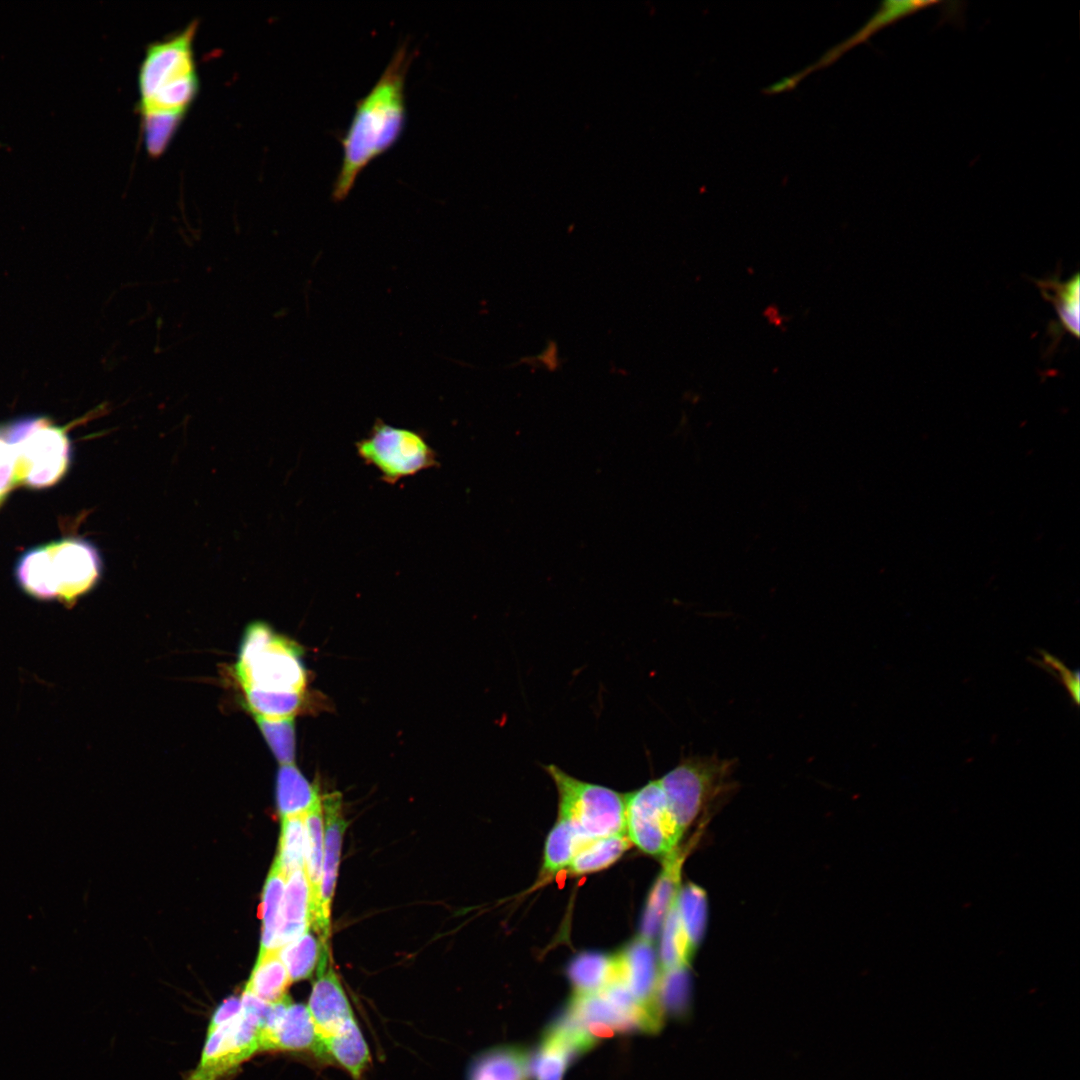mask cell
<instances>
[{
  "label": "cell",
  "instance_id": "cell-35",
  "mask_svg": "<svg viewBox=\"0 0 1080 1080\" xmlns=\"http://www.w3.org/2000/svg\"><path fill=\"white\" fill-rule=\"evenodd\" d=\"M1044 661L1047 665L1051 666L1055 671L1059 672L1060 678L1063 681L1064 686L1070 693L1075 704L1079 703V675L1076 672L1073 674L1067 669L1063 663L1049 654H1044Z\"/></svg>",
  "mask_w": 1080,
  "mask_h": 1080
},
{
  "label": "cell",
  "instance_id": "cell-4",
  "mask_svg": "<svg viewBox=\"0 0 1080 1080\" xmlns=\"http://www.w3.org/2000/svg\"><path fill=\"white\" fill-rule=\"evenodd\" d=\"M301 649L264 622L249 624L242 636L234 675L241 690L303 693L306 675Z\"/></svg>",
  "mask_w": 1080,
  "mask_h": 1080
},
{
  "label": "cell",
  "instance_id": "cell-7",
  "mask_svg": "<svg viewBox=\"0 0 1080 1080\" xmlns=\"http://www.w3.org/2000/svg\"><path fill=\"white\" fill-rule=\"evenodd\" d=\"M358 456L389 484L439 466L437 454L418 431L376 419L369 434L355 443Z\"/></svg>",
  "mask_w": 1080,
  "mask_h": 1080
},
{
  "label": "cell",
  "instance_id": "cell-13",
  "mask_svg": "<svg viewBox=\"0 0 1080 1080\" xmlns=\"http://www.w3.org/2000/svg\"><path fill=\"white\" fill-rule=\"evenodd\" d=\"M322 802L324 812V849L320 885V919L317 933L327 942L330 933V911L339 867L341 847L346 822L342 813L339 793L326 794Z\"/></svg>",
  "mask_w": 1080,
  "mask_h": 1080
},
{
  "label": "cell",
  "instance_id": "cell-2",
  "mask_svg": "<svg viewBox=\"0 0 1080 1080\" xmlns=\"http://www.w3.org/2000/svg\"><path fill=\"white\" fill-rule=\"evenodd\" d=\"M414 57L403 42L371 90L356 102L341 139L342 163L332 189L335 202L343 201L362 171L401 137L406 123L405 81Z\"/></svg>",
  "mask_w": 1080,
  "mask_h": 1080
},
{
  "label": "cell",
  "instance_id": "cell-12",
  "mask_svg": "<svg viewBox=\"0 0 1080 1080\" xmlns=\"http://www.w3.org/2000/svg\"><path fill=\"white\" fill-rule=\"evenodd\" d=\"M316 973L317 978L313 983L307 1008L315 1027L317 1047L340 1031L354 1015L329 959L319 965Z\"/></svg>",
  "mask_w": 1080,
  "mask_h": 1080
},
{
  "label": "cell",
  "instance_id": "cell-23",
  "mask_svg": "<svg viewBox=\"0 0 1080 1080\" xmlns=\"http://www.w3.org/2000/svg\"><path fill=\"white\" fill-rule=\"evenodd\" d=\"M278 950L260 951L245 991L267 1003H276L287 995L291 984Z\"/></svg>",
  "mask_w": 1080,
  "mask_h": 1080
},
{
  "label": "cell",
  "instance_id": "cell-26",
  "mask_svg": "<svg viewBox=\"0 0 1080 1080\" xmlns=\"http://www.w3.org/2000/svg\"><path fill=\"white\" fill-rule=\"evenodd\" d=\"M626 833L591 840L576 853L568 869L573 875L602 870L613 864L630 847Z\"/></svg>",
  "mask_w": 1080,
  "mask_h": 1080
},
{
  "label": "cell",
  "instance_id": "cell-36",
  "mask_svg": "<svg viewBox=\"0 0 1080 1080\" xmlns=\"http://www.w3.org/2000/svg\"><path fill=\"white\" fill-rule=\"evenodd\" d=\"M241 1010V997L230 996L223 1000L214 1011L208 1025L207 1032L225 1023L239 1014Z\"/></svg>",
  "mask_w": 1080,
  "mask_h": 1080
},
{
  "label": "cell",
  "instance_id": "cell-30",
  "mask_svg": "<svg viewBox=\"0 0 1080 1080\" xmlns=\"http://www.w3.org/2000/svg\"><path fill=\"white\" fill-rule=\"evenodd\" d=\"M675 902L689 942L697 950L707 924L706 892L700 886L689 882L680 887Z\"/></svg>",
  "mask_w": 1080,
  "mask_h": 1080
},
{
  "label": "cell",
  "instance_id": "cell-5",
  "mask_svg": "<svg viewBox=\"0 0 1080 1080\" xmlns=\"http://www.w3.org/2000/svg\"><path fill=\"white\" fill-rule=\"evenodd\" d=\"M1 437L13 455V485L43 488L56 483L66 472L71 445L64 429L48 418L16 420Z\"/></svg>",
  "mask_w": 1080,
  "mask_h": 1080
},
{
  "label": "cell",
  "instance_id": "cell-1",
  "mask_svg": "<svg viewBox=\"0 0 1080 1080\" xmlns=\"http://www.w3.org/2000/svg\"><path fill=\"white\" fill-rule=\"evenodd\" d=\"M198 23L192 21L176 33L145 49L137 76L143 140L166 147L199 91L194 55Z\"/></svg>",
  "mask_w": 1080,
  "mask_h": 1080
},
{
  "label": "cell",
  "instance_id": "cell-15",
  "mask_svg": "<svg viewBox=\"0 0 1080 1080\" xmlns=\"http://www.w3.org/2000/svg\"><path fill=\"white\" fill-rule=\"evenodd\" d=\"M939 1L924 0H886L877 11L855 33L828 49L815 63V70L825 68L836 62L842 55L855 46L867 42L880 30L921 10L939 4Z\"/></svg>",
  "mask_w": 1080,
  "mask_h": 1080
},
{
  "label": "cell",
  "instance_id": "cell-27",
  "mask_svg": "<svg viewBox=\"0 0 1080 1080\" xmlns=\"http://www.w3.org/2000/svg\"><path fill=\"white\" fill-rule=\"evenodd\" d=\"M586 843L567 822L558 819L546 840L542 879L568 868L576 853Z\"/></svg>",
  "mask_w": 1080,
  "mask_h": 1080
},
{
  "label": "cell",
  "instance_id": "cell-31",
  "mask_svg": "<svg viewBox=\"0 0 1080 1080\" xmlns=\"http://www.w3.org/2000/svg\"><path fill=\"white\" fill-rule=\"evenodd\" d=\"M252 716L280 765L294 764L296 751L294 717H265L257 714H252Z\"/></svg>",
  "mask_w": 1080,
  "mask_h": 1080
},
{
  "label": "cell",
  "instance_id": "cell-21",
  "mask_svg": "<svg viewBox=\"0 0 1080 1080\" xmlns=\"http://www.w3.org/2000/svg\"><path fill=\"white\" fill-rule=\"evenodd\" d=\"M317 785L311 784L294 764H281L276 775V804L282 817L305 814L320 802Z\"/></svg>",
  "mask_w": 1080,
  "mask_h": 1080
},
{
  "label": "cell",
  "instance_id": "cell-33",
  "mask_svg": "<svg viewBox=\"0 0 1080 1080\" xmlns=\"http://www.w3.org/2000/svg\"><path fill=\"white\" fill-rule=\"evenodd\" d=\"M575 1055L561 1042L544 1034L541 1044L531 1057V1075L536 1080H562Z\"/></svg>",
  "mask_w": 1080,
  "mask_h": 1080
},
{
  "label": "cell",
  "instance_id": "cell-29",
  "mask_svg": "<svg viewBox=\"0 0 1080 1080\" xmlns=\"http://www.w3.org/2000/svg\"><path fill=\"white\" fill-rule=\"evenodd\" d=\"M305 814L282 817L278 854L274 864L286 876L305 869Z\"/></svg>",
  "mask_w": 1080,
  "mask_h": 1080
},
{
  "label": "cell",
  "instance_id": "cell-20",
  "mask_svg": "<svg viewBox=\"0 0 1080 1080\" xmlns=\"http://www.w3.org/2000/svg\"><path fill=\"white\" fill-rule=\"evenodd\" d=\"M567 975L575 995L597 993L618 981L617 957L595 952L581 953L570 962Z\"/></svg>",
  "mask_w": 1080,
  "mask_h": 1080
},
{
  "label": "cell",
  "instance_id": "cell-8",
  "mask_svg": "<svg viewBox=\"0 0 1080 1080\" xmlns=\"http://www.w3.org/2000/svg\"><path fill=\"white\" fill-rule=\"evenodd\" d=\"M625 829L630 842L647 854L665 857L678 847L684 833L668 808L659 779L625 794Z\"/></svg>",
  "mask_w": 1080,
  "mask_h": 1080
},
{
  "label": "cell",
  "instance_id": "cell-37",
  "mask_svg": "<svg viewBox=\"0 0 1080 1080\" xmlns=\"http://www.w3.org/2000/svg\"><path fill=\"white\" fill-rule=\"evenodd\" d=\"M13 485V456L8 445L0 437V500Z\"/></svg>",
  "mask_w": 1080,
  "mask_h": 1080
},
{
  "label": "cell",
  "instance_id": "cell-11",
  "mask_svg": "<svg viewBox=\"0 0 1080 1080\" xmlns=\"http://www.w3.org/2000/svg\"><path fill=\"white\" fill-rule=\"evenodd\" d=\"M315 1027L306 1005L286 995L272 1003L260 1030L259 1051H314Z\"/></svg>",
  "mask_w": 1080,
  "mask_h": 1080
},
{
  "label": "cell",
  "instance_id": "cell-32",
  "mask_svg": "<svg viewBox=\"0 0 1080 1080\" xmlns=\"http://www.w3.org/2000/svg\"><path fill=\"white\" fill-rule=\"evenodd\" d=\"M243 705L252 714L265 717L295 716L303 704V693L242 690Z\"/></svg>",
  "mask_w": 1080,
  "mask_h": 1080
},
{
  "label": "cell",
  "instance_id": "cell-10",
  "mask_svg": "<svg viewBox=\"0 0 1080 1080\" xmlns=\"http://www.w3.org/2000/svg\"><path fill=\"white\" fill-rule=\"evenodd\" d=\"M616 956L619 981L643 1011L649 1033L658 1031L663 1018L658 996L661 970L653 942L639 937Z\"/></svg>",
  "mask_w": 1080,
  "mask_h": 1080
},
{
  "label": "cell",
  "instance_id": "cell-19",
  "mask_svg": "<svg viewBox=\"0 0 1080 1080\" xmlns=\"http://www.w3.org/2000/svg\"><path fill=\"white\" fill-rule=\"evenodd\" d=\"M305 873L310 891V924L317 932L320 919V885L323 867L324 821L321 801L305 813Z\"/></svg>",
  "mask_w": 1080,
  "mask_h": 1080
},
{
  "label": "cell",
  "instance_id": "cell-9",
  "mask_svg": "<svg viewBox=\"0 0 1080 1080\" xmlns=\"http://www.w3.org/2000/svg\"><path fill=\"white\" fill-rule=\"evenodd\" d=\"M261 1025L240 1010L239 1014L212 1031L207 1038L196 1068L186 1080H221L259 1052Z\"/></svg>",
  "mask_w": 1080,
  "mask_h": 1080
},
{
  "label": "cell",
  "instance_id": "cell-38",
  "mask_svg": "<svg viewBox=\"0 0 1080 1080\" xmlns=\"http://www.w3.org/2000/svg\"><path fill=\"white\" fill-rule=\"evenodd\" d=\"M814 71L815 70L813 65L807 66L804 69L783 79H780L779 81L774 82L768 87H765L762 90V93L766 95H774L793 90L805 77H807L810 73Z\"/></svg>",
  "mask_w": 1080,
  "mask_h": 1080
},
{
  "label": "cell",
  "instance_id": "cell-28",
  "mask_svg": "<svg viewBox=\"0 0 1080 1080\" xmlns=\"http://www.w3.org/2000/svg\"><path fill=\"white\" fill-rule=\"evenodd\" d=\"M286 876L273 863L263 890L259 916L262 918V938L260 951L275 950Z\"/></svg>",
  "mask_w": 1080,
  "mask_h": 1080
},
{
  "label": "cell",
  "instance_id": "cell-34",
  "mask_svg": "<svg viewBox=\"0 0 1080 1080\" xmlns=\"http://www.w3.org/2000/svg\"><path fill=\"white\" fill-rule=\"evenodd\" d=\"M688 968L661 971L659 982V1002L663 1011L680 1015L688 1003Z\"/></svg>",
  "mask_w": 1080,
  "mask_h": 1080
},
{
  "label": "cell",
  "instance_id": "cell-6",
  "mask_svg": "<svg viewBox=\"0 0 1080 1080\" xmlns=\"http://www.w3.org/2000/svg\"><path fill=\"white\" fill-rule=\"evenodd\" d=\"M559 796V817L586 842L626 833L625 795L572 777L554 764L544 767Z\"/></svg>",
  "mask_w": 1080,
  "mask_h": 1080
},
{
  "label": "cell",
  "instance_id": "cell-16",
  "mask_svg": "<svg viewBox=\"0 0 1080 1080\" xmlns=\"http://www.w3.org/2000/svg\"><path fill=\"white\" fill-rule=\"evenodd\" d=\"M287 879L275 950L297 939L311 926L310 891L305 869L292 872Z\"/></svg>",
  "mask_w": 1080,
  "mask_h": 1080
},
{
  "label": "cell",
  "instance_id": "cell-24",
  "mask_svg": "<svg viewBox=\"0 0 1080 1080\" xmlns=\"http://www.w3.org/2000/svg\"><path fill=\"white\" fill-rule=\"evenodd\" d=\"M291 982L308 979L320 963L329 958L328 944L316 937L310 928L297 939L278 950Z\"/></svg>",
  "mask_w": 1080,
  "mask_h": 1080
},
{
  "label": "cell",
  "instance_id": "cell-3",
  "mask_svg": "<svg viewBox=\"0 0 1080 1080\" xmlns=\"http://www.w3.org/2000/svg\"><path fill=\"white\" fill-rule=\"evenodd\" d=\"M102 569L94 545L80 538H65L33 548L16 566L21 588L39 600L73 604L97 583Z\"/></svg>",
  "mask_w": 1080,
  "mask_h": 1080
},
{
  "label": "cell",
  "instance_id": "cell-25",
  "mask_svg": "<svg viewBox=\"0 0 1080 1080\" xmlns=\"http://www.w3.org/2000/svg\"><path fill=\"white\" fill-rule=\"evenodd\" d=\"M676 899V898H675ZM675 899L661 928L660 970L688 968L696 950L691 946L681 922Z\"/></svg>",
  "mask_w": 1080,
  "mask_h": 1080
},
{
  "label": "cell",
  "instance_id": "cell-17",
  "mask_svg": "<svg viewBox=\"0 0 1080 1080\" xmlns=\"http://www.w3.org/2000/svg\"><path fill=\"white\" fill-rule=\"evenodd\" d=\"M530 1063L531 1056L521 1047L491 1048L473 1059L468 1080H529Z\"/></svg>",
  "mask_w": 1080,
  "mask_h": 1080
},
{
  "label": "cell",
  "instance_id": "cell-18",
  "mask_svg": "<svg viewBox=\"0 0 1080 1080\" xmlns=\"http://www.w3.org/2000/svg\"><path fill=\"white\" fill-rule=\"evenodd\" d=\"M314 1053L336 1062L349 1072L354 1080L360 1079L370 1062L368 1045L355 1018L336 1034L321 1042Z\"/></svg>",
  "mask_w": 1080,
  "mask_h": 1080
},
{
  "label": "cell",
  "instance_id": "cell-14",
  "mask_svg": "<svg viewBox=\"0 0 1080 1080\" xmlns=\"http://www.w3.org/2000/svg\"><path fill=\"white\" fill-rule=\"evenodd\" d=\"M698 841L695 835L688 843L678 846L663 857V868L647 899L642 917L640 937L653 942L661 931L670 906L680 890L681 869L690 850Z\"/></svg>",
  "mask_w": 1080,
  "mask_h": 1080
},
{
  "label": "cell",
  "instance_id": "cell-22",
  "mask_svg": "<svg viewBox=\"0 0 1080 1080\" xmlns=\"http://www.w3.org/2000/svg\"><path fill=\"white\" fill-rule=\"evenodd\" d=\"M1044 299L1051 302L1058 316L1054 332L1061 330L1071 334L1076 339L1079 337V274L1066 281H1061L1059 275L1046 279L1034 280Z\"/></svg>",
  "mask_w": 1080,
  "mask_h": 1080
}]
</instances>
